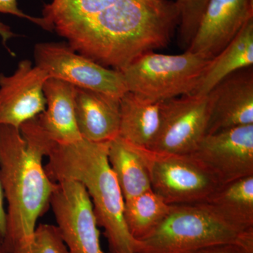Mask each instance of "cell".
<instances>
[{"label":"cell","instance_id":"cell-1","mask_svg":"<svg viewBox=\"0 0 253 253\" xmlns=\"http://www.w3.org/2000/svg\"><path fill=\"white\" fill-rule=\"evenodd\" d=\"M42 18L78 54L118 71L167 45L179 24L171 0H51Z\"/></svg>","mask_w":253,"mask_h":253},{"label":"cell","instance_id":"cell-16","mask_svg":"<svg viewBox=\"0 0 253 253\" xmlns=\"http://www.w3.org/2000/svg\"><path fill=\"white\" fill-rule=\"evenodd\" d=\"M253 18L245 24L231 42L211 59L191 94L206 96L228 76L253 67Z\"/></svg>","mask_w":253,"mask_h":253},{"label":"cell","instance_id":"cell-28","mask_svg":"<svg viewBox=\"0 0 253 253\" xmlns=\"http://www.w3.org/2000/svg\"></svg>","mask_w":253,"mask_h":253},{"label":"cell","instance_id":"cell-21","mask_svg":"<svg viewBox=\"0 0 253 253\" xmlns=\"http://www.w3.org/2000/svg\"><path fill=\"white\" fill-rule=\"evenodd\" d=\"M209 0H174L179 14V40L187 49L192 41Z\"/></svg>","mask_w":253,"mask_h":253},{"label":"cell","instance_id":"cell-25","mask_svg":"<svg viewBox=\"0 0 253 253\" xmlns=\"http://www.w3.org/2000/svg\"><path fill=\"white\" fill-rule=\"evenodd\" d=\"M4 194L0 179V235L4 239L6 229V211L4 205Z\"/></svg>","mask_w":253,"mask_h":253},{"label":"cell","instance_id":"cell-5","mask_svg":"<svg viewBox=\"0 0 253 253\" xmlns=\"http://www.w3.org/2000/svg\"><path fill=\"white\" fill-rule=\"evenodd\" d=\"M211 61L187 50L176 55L151 51L136 58L120 72L127 91L160 102L191 94Z\"/></svg>","mask_w":253,"mask_h":253},{"label":"cell","instance_id":"cell-22","mask_svg":"<svg viewBox=\"0 0 253 253\" xmlns=\"http://www.w3.org/2000/svg\"><path fill=\"white\" fill-rule=\"evenodd\" d=\"M14 253H68L57 226L41 224L37 226L31 244Z\"/></svg>","mask_w":253,"mask_h":253},{"label":"cell","instance_id":"cell-4","mask_svg":"<svg viewBox=\"0 0 253 253\" xmlns=\"http://www.w3.org/2000/svg\"><path fill=\"white\" fill-rule=\"evenodd\" d=\"M224 244L253 253V229H238L204 202L174 205L156 230L136 241L134 253H195Z\"/></svg>","mask_w":253,"mask_h":253},{"label":"cell","instance_id":"cell-24","mask_svg":"<svg viewBox=\"0 0 253 253\" xmlns=\"http://www.w3.org/2000/svg\"><path fill=\"white\" fill-rule=\"evenodd\" d=\"M195 253H249L234 244L218 245L198 251Z\"/></svg>","mask_w":253,"mask_h":253},{"label":"cell","instance_id":"cell-8","mask_svg":"<svg viewBox=\"0 0 253 253\" xmlns=\"http://www.w3.org/2000/svg\"><path fill=\"white\" fill-rule=\"evenodd\" d=\"M209 96L188 94L163 101L159 131L149 150L191 154L206 136L211 116Z\"/></svg>","mask_w":253,"mask_h":253},{"label":"cell","instance_id":"cell-17","mask_svg":"<svg viewBox=\"0 0 253 253\" xmlns=\"http://www.w3.org/2000/svg\"><path fill=\"white\" fill-rule=\"evenodd\" d=\"M162 102L148 101L126 91L120 101L118 136L138 147L149 149L161 126Z\"/></svg>","mask_w":253,"mask_h":253},{"label":"cell","instance_id":"cell-6","mask_svg":"<svg viewBox=\"0 0 253 253\" xmlns=\"http://www.w3.org/2000/svg\"><path fill=\"white\" fill-rule=\"evenodd\" d=\"M141 149L149 168L151 189L168 204L204 202L221 186L191 155L164 154Z\"/></svg>","mask_w":253,"mask_h":253},{"label":"cell","instance_id":"cell-23","mask_svg":"<svg viewBox=\"0 0 253 253\" xmlns=\"http://www.w3.org/2000/svg\"><path fill=\"white\" fill-rule=\"evenodd\" d=\"M0 13L13 15L16 17L25 18L28 21L38 25L43 29L48 31V26L45 20L42 17H35L25 14L18 8L17 0H0Z\"/></svg>","mask_w":253,"mask_h":253},{"label":"cell","instance_id":"cell-3","mask_svg":"<svg viewBox=\"0 0 253 253\" xmlns=\"http://www.w3.org/2000/svg\"><path fill=\"white\" fill-rule=\"evenodd\" d=\"M109 142L82 139L71 144L53 142L45 168L54 182L73 180L85 188L98 225L104 228L109 253H134L136 241L125 223V200L108 159Z\"/></svg>","mask_w":253,"mask_h":253},{"label":"cell","instance_id":"cell-13","mask_svg":"<svg viewBox=\"0 0 253 253\" xmlns=\"http://www.w3.org/2000/svg\"><path fill=\"white\" fill-rule=\"evenodd\" d=\"M208 95L211 111L206 134L253 125V67L228 76Z\"/></svg>","mask_w":253,"mask_h":253},{"label":"cell","instance_id":"cell-7","mask_svg":"<svg viewBox=\"0 0 253 253\" xmlns=\"http://www.w3.org/2000/svg\"><path fill=\"white\" fill-rule=\"evenodd\" d=\"M34 56L36 66L49 78L116 97H122L127 91L120 71L78 54L67 43H39L35 46Z\"/></svg>","mask_w":253,"mask_h":253},{"label":"cell","instance_id":"cell-2","mask_svg":"<svg viewBox=\"0 0 253 253\" xmlns=\"http://www.w3.org/2000/svg\"><path fill=\"white\" fill-rule=\"evenodd\" d=\"M36 117L20 129L0 126V179L7 201L4 237L8 253L31 244L37 221L50 206L57 183L43 166L51 143Z\"/></svg>","mask_w":253,"mask_h":253},{"label":"cell","instance_id":"cell-19","mask_svg":"<svg viewBox=\"0 0 253 253\" xmlns=\"http://www.w3.org/2000/svg\"><path fill=\"white\" fill-rule=\"evenodd\" d=\"M204 203L238 229H253V175L219 186Z\"/></svg>","mask_w":253,"mask_h":253},{"label":"cell","instance_id":"cell-20","mask_svg":"<svg viewBox=\"0 0 253 253\" xmlns=\"http://www.w3.org/2000/svg\"><path fill=\"white\" fill-rule=\"evenodd\" d=\"M172 206L152 189L125 201L123 217L128 232L135 241L145 239L167 217Z\"/></svg>","mask_w":253,"mask_h":253},{"label":"cell","instance_id":"cell-14","mask_svg":"<svg viewBox=\"0 0 253 253\" xmlns=\"http://www.w3.org/2000/svg\"><path fill=\"white\" fill-rule=\"evenodd\" d=\"M121 98L75 86L76 122L82 138L109 142L119 134Z\"/></svg>","mask_w":253,"mask_h":253},{"label":"cell","instance_id":"cell-18","mask_svg":"<svg viewBox=\"0 0 253 253\" xmlns=\"http://www.w3.org/2000/svg\"><path fill=\"white\" fill-rule=\"evenodd\" d=\"M108 159L125 201L151 189L149 168L141 147L118 136L109 141Z\"/></svg>","mask_w":253,"mask_h":253},{"label":"cell","instance_id":"cell-12","mask_svg":"<svg viewBox=\"0 0 253 253\" xmlns=\"http://www.w3.org/2000/svg\"><path fill=\"white\" fill-rule=\"evenodd\" d=\"M253 18V0H209L187 51L212 59Z\"/></svg>","mask_w":253,"mask_h":253},{"label":"cell","instance_id":"cell-27","mask_svg":"<svg viewBox=\"0 0 253 253\" xmlns=\"http://www.w3.org/2000/svg\"><path fill=\"white\" fill-rule=\"evenodd\" d=\"M0 253H8L4 247V240L0 235Z\"/></svg>","mask_w":253,"mask_h":253},{"label":"cell","instance_id":"cell-9","mask_svg":"<svg viewBox=\"0 0 253 253\" xmlns=\"http://www.w3.org/2000/svg\"><path fill=\"white\" fill-rule=\"evenodd\" d=\"M50 206L68 253H104L92 203L83 184L57 182Z\"/></svg>","mask_w":253,"mask_h":253},{"label":"cell","instance_id":"cell-26","mask_svg":"<svg viewBox=\"0 0 253 253\" xmlns=\"http://www.w3.org/2000/svg\"><path fill=\"white\" fill-rule=\"evenodd\" d=\"M16 36H17V35L11 31V28L9 26L0 21V37L2 39L4 45L6 46L7 41Z\"/></svg>","mask_w":253,"mask_h":253},{"label":"cell","instance_id":"cell-11","mask_svg":"<svg viewBox=\"0 0 253 253\" xmlns=\"http://www.w3.org/2000/svg\"><path fill=\"white\" fill-rule=\"evenodd\" d=\"M49 76L23 60L11 76L0 74V126L20 129L45 110L43 87Z\"/></svg>","mask_w":253,"mask_h":253},{"label":"cell","instance_id":"cell-15","mask_svg":"<svg viewBox=\"0 0 253 253\" xmlns=\"http://www.w3.org/2000/svg\"><path fill=\"white\" fill-rule=\"evenodd\" d=\"M45 110L36 116L44 134L53 142L66 144L81 140L75 113V86L49 78L43 87Z\"/></svg>","mask_w":253,"mask_h":253},{"label":"cell","instance_id":"cell-10","mask_svg":"<svg viewBox=\"0 0 253 253\" xmlns=\"http://www.w3.org/2000/svg\"><path fill=\"white\" fill-rule=\"evenodd\" d=\"M190 155L221 185L253 175V125L206 134Z\"/></svg>","mask_w":253,"mask_h":253}]
</instances>
